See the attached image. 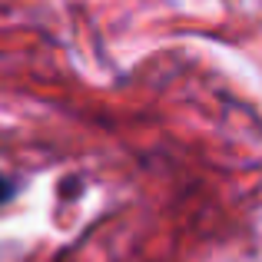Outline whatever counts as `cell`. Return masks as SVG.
<instances>
[{
	"instance_id": "6da1fadb",
	"label": "cell",
	"mask_w": 262,
	"mask_h": 262,
	"mask_svg": "<svg viewBox=\"0 0 262 262\" xmlns=\"http://www.w3.org/2000/svg\"><path fill=\"white\" fill-rule=\"evenodd\" d=\"M13 196H17V183H13L10 176H4V173H0V206H4V203H10Z\"/></svg>"
}]
</instances>
